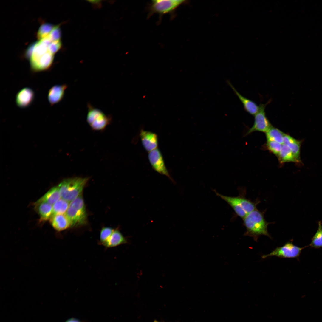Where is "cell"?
<instances>
[{
	"label": "cell",
	"instance_id": "10",
	"mask_svg": "<svg viewBox=\"0 0 322 322\" xmlns=\"http://www.w3.org/2000/svg\"><path fill=\"white\" fill-rule=\"evenodd\" d=\"M148 158L154 170L172 180L165 166L162 154L158 149L156 148L149 152Z\"/></svg>",
	"mask_w": 322,
	"mask_h": 322
},
{
	"label": "cell",
	"instance_id": "5",
	"mask_svg": "<svg viewBox=\"0 0 322 322\" xmlns=\"http://www.w3.org/2000/svg\"><path fill=\"white\" fill-rule=\"evenodd\" d=\"M215 192L217 196L232 208L237 215L243 219L249 213L256 209L258 202H253L243 196H229L220 194L216 191Z\"/></svg>",
	"mask_w": 322,
	"mask_h": 322
},
{
	"label": "cell",
	"instance_id": "9",
	"mask_svg": "<svg viewBox=\"0 0 322 322\" xmlns=\"http://www.w3.org/2000/svg\"><path fill=\"white\" fill-rule=\"evenodd\" d=\"M269 100L265 104L261 103L258 112L254 115V121L253 126L249 130L247 134L255 131L266 133L272 126L267 117L265 109L267 105L270 102Z\"/></svg>",
	"mask_w": 322,
	"mask_h": 322
},
{
	"label": "cell",
	"instance_id": "23",
	"mask_svg": "<svg viewBox=\"0 0 322 322\" xmlns=\"http://www.w3.org/2000/svg\"><path fill=\"white\" fill-rule=\"evenodd\" d=\"M309 246L315 248L322 247V225L320 221L318 222V229L312 238Z\"/></svg>",
	"mask_w": 322,
	"mask_h": 322
},
{
	"label": "cell",
	"instance_id": "16",
	"mask_svg": "<svg viewBox=\"0 0 322 322\" xmlns=\"http://www.w3.org/2000/svg\"><path fill=\"white\" fill-rule=\"evenodd\" d=\"M50 222L54 229L59 231L66 229L70 227V222L65 213L52 215Z\"/></svg>",
	"mask_w": 322,
	"mask_h": 322
},
{
	"label": "cell",
	"instance_id": "21",
	"mask_svg": "<svg viewBox=\"0 0 322 322\" xmlns=\"http://www.w3.org/2000/svg\"><path fill=\"white\" fill-rule=\"evenodd\" d=\"M266 134L267 140L274 141L283 144L284 133L278 129L272 126Z\"/></svg>",
	"mask_w": 322,
	"mask_h": 322
},
{
	"label": "cell",
	"instance_id": "8",
	"mask_svg": "<svg viewBox=\"0 0 322 322\" xmlns=\"http://www.w3.org/2000/svg\"><path fill=\"white\" fill-rule=\"evenodd\" d=\"M184 1L182 0H154L152 1L149 7V16L154 13L160 15L173 12Z\"/></svg>",
	"mask_w": 322,
	"mask_h": 322
},
{
	"label": "cell",
	"instance_id": "14",
	"mask_svg": "<svg viewBox=\"0 0 322 322\" xmlns=\"http://www.w3.org/2000/svg\"><path fill=\"white\" fill-rule=\"evenodd\" d=\"M67 86L65 84L57 85L53 86L49 89L48 99L51 106H52L62 100Z\"/></svg>",
	"mask_w": 322,
	"mask_h": 322
},
{
	"label": "cell",
	"instance_id": "18",
	"mask_svg": "<svg viewBox=\"0 0 322 322\" xmlns=\"http://www.w3.org/2000/svg\"><path fill=\"white\" fill-rule=\"evenodd\" d=\"M61 198V197L58 187H54L49 190L36 202H44L53 205Z\"/></svg>",
	"mask_w": 322,
	"mask_h": 322
},
{
	"label": "cell",
	"instance_id": "11",
	"mask_svg": "<svg viewBox=\"0 0 322 322\" xmlns=\"http://www.w3.org/2000/svg\"><path fill=\"white\" fill-rule=\"evenodd\" d=\"M35 93L29 87L21 89L17 93L16 102L17 106L21 108H25L30 105L33 101Z\"/></svg>",
	"mask_w": 322,
	"mask_h": 322
},
{
	"label": "cell",
	"instance_id": "4",
	"mask_svg": "<svg viewBox=\"0 0 322 322\" xmlns=\"http://www.w3.org/2000/svg\"><path fill=\"white\" fill-rule=\"evenodd\" d=\"M65 214L70 222V227H77L86 223L87 214L81 194L70 202Z\"/></svg>",
	"mask_w": 322,
	"mask_h": 322
},
{
	"label": "cell",
	"instance_id": "13",
	"mask_svg": "<svg viewBox=\"0 0 322 322\" xmlns=\"http://www.w3.org/2000/svg\"><path fill=\"white\" fill-rule=\"evenodd\" d=\"M140 136L142 145L147 151L150 152L157 148L158 138L156 134L142 130L140 133Z\"/></svg>",
	"mask_w": 322,
	"mask_h": 322
},
{
	"label": "cell",
	"instance_id": "7",
	"mask_svg": "<svg viewBox=\"0 0 322 322\" xmlns=\"http://www.w3.org/2000/svg\"><path fill=\"white\" fill-rule=\"evenodd\" d=\"M308 246L299 247L294 245L292 241L288 242L283 245L277 247L270 253L261 256L262 259L275 256L280 258H298L302 250Z\"/></svg>",
	"mask_w": 322,
	"mask_h": 322
},
{
	"label": "cell",
	"instance_id": "3",
	"mask_svg": "<svg viewBox=\"0 0 322 322\" xmlns=\"http://www.w3.org/2000/svg\"><path fill=\"white\" fill-rule=\"evenodd\" d=\"M88 180L78 177L64 180L58 186L61 198L71 202L81 194Z\"/></svg>",
	"mask_w": 322,
	"mask_h": 322
},
{
	"label": "cell",
	"instance_id": "19",
	"mask_svg": "<svg viewBox=\"0 0 322 322\" xmlns=\"http://www.w3.org/2000/svg\"><path fill=\"white\" fill-rule=\"evenodd\" d=\"M35 205L41 220L46 221L52 216V205L44 202H36Z\"/></svg>",
	"mask_w": 322,
	"mask_h": 322
},
{
	"label": "cell",
	"instance_id": "24",
	"mask_svg": "<svg viewBox=\"0 0 322 322\" xmlns=\"http://www.w3.org/2000/svg\"><path fill=\"white\" fill-rule=\"evenodd\" d=\"M54 26L50 24H44L40 27L37 33V37L40 40L47 36Z\"/></svg>",
	"mask_w": 322,
	"mask_h": 322
},
{
	"label": "cell",
	"instance_id": "15",
	"mask_svg": "<svg viewBox=\"0 0 322 322\" xmlns=\"http://www.w3.org/2000/svg\"><path fill=\"white\" fill-rule=\"evenodd\" d=\"M128 241L118 230H114L107 240L102 245L106 248H111L126 244Z\"/></svg>",
	"mask_w": 322,
	"mask_h": 322
},
{
	"label": "cell",
	"instance_id": "1",
	"mask_svg": "<svg viewBox=\"0 0 322 322\" xmlns=\"http://www.w3.org/2000/svg\"><path fill=\"white\" fill-rule=\"evenodd\" d=\"M49 43L44 40H40L32 47L30 61L31 69L33 72L45 71L52 66L54 54L49 50Z\"/></svg>",
	"mask_w": 322,
	"mask_h": 322
},
{
	"label": "cell",
	"instance_id": "26",
	"mask_svg": "<svg viewBox=\"0 0 322 322\" xmlns=\"http://www.w3.org/2000/svg\"><path fill=\"white\" fill-rule=\"evenodd\" d=\"M114 230L110 227H103L100 231L99 244L102 245L112 234Z\"/></svg>",
	"mask_w": 322,
	"mask_h": 322
},
{
	"label": "cell",
	"instance_id": "22",
	"mask_svg": "<svg viewBox=\"0 0 322 322\" xmlns=\"http://www.w3.org/2000/svg\"><path fill=\"white\" fill-rule=\"evenodd\" d=\"M69 203V202L61 198L59 199L53 205L52 215L64 214L67 210Z\"/></svg>",
	"mask_w": 322,
	"mask_h": 322
},
{
	"label": "cell",
	"instance_id": "17",
	"mask_svg": "<svg viewBox=\"0 0 322 322\" xmlns=\"http://www.w3.org/2000/svg\"><path fill=\"white\" fill-rule=\"evenodd\" d=\"M301 143L300 141L288 134H284L283 144H285L289 148L296 159L301 162L300 154Z\"/></svg>",
	"mask_w": 322,
	"mask_h": 322
},
{
	"label": "cell",
	"instance_id": "28",
	"mask_svg": "<svg viewBox=\"0 0 322 322\" xmlns=\"http://www.w3.org/2000/svg\"><path fill=\"white\" fill-rule=\"evenodd\" d=\"M154 322H158V321H157L155 320Z\"/></svg>",
	"mask_w": 322,
	"mask_h": 322
},
{
	"label": "cell",
	"instance_id": "6",
	"mask_svg": "<svg viewBox=\"0 0 322 322\" xmlns=\"http://www.w3.org/2000/svg\"><path fill=\"white\" fill-rule=\"evenodd\" d=\"M87 106L86 120L89 125L94 130L99 131L104 129L109 123L110 117L90 104L89 103Z\"/></svg>",
	"mask_w": 322,
	"mask_h": 322
},
{
	"label": "cell",
	"instance_id": "20",
	"mask_svg": "<svg viewBox=\"0 0 322 322\" xmlns=\"http://www.w3.org/2000/svg\"><path fill=\"white\" fill-rule=\"evenodd\" d=\"M277 157L281 163L289 162H301L296 159L289 148L284 144H282L281 150Z\"/></svg>",
	"mask_w": 322,
	"mask_h": 322
},
{
	"label": "cell",
	"instance_id": "12",
	"mask_svg": "<svg viewBox=\"0 0 322 322\" xmlns=\"http://www.w3.org/2000/svg\"><path fill=\"white\" fill-rule=\"evenodd\" d=\"M227 82L241 102L244 110L250 114L254 116L259 111L260 105H258L253 101L242 95L235 89L229 81L227 80Z\"/></svg>",
	"mask_w": 322,
	"mask_h": 322
},
{
	"label": "cell",
	"instance_id": "25",
	"mask_svg": "<svg viewBox=\"0 0 322 322\" xmlns=\"http://www.w3.org/2000/svg\"><path fill=\"white\" fill-rule=\"evenodd\" d=\"M282 145L275 141L267 140L266 145L268 150L278 157L281 150Z\"/></svg>",
	"mask_w": 322,
	"mask_h": 322
},
{
	"label": "cell",
	"instance_id": "2",
	"mask_svg": "<svg viewBox=\"0 0 322 322\" xmlns=\"http://www.w3.org/2000/svg\"><path fill=\"white\" fill-rule=\"evenodd\" d=\"M243 221L246 229L244 235L252 237L256 241L262 235L271 238L267 230L269 223L266 221L262 212L256 209L243 218Z\"/></svg>",
	"mask_w": 322,
	"mask_h": 322
},
{
	"label": "cell",
	"instance_id": "27",
	"mask_svg": "<svg viewBox=\"0 0 322 322\" xmlns=\"http://www.w3.org/2000/svg\"><path fill=\"white\" fill-rule=\"evenodd\" d=\"M66 322H80L79 320L74 318H71L67 320Z\"/></svg>",
	"mask_w": 322,
	"mask_h": 322
}]
</instances>
